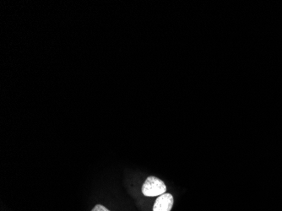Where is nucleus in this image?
I'll use <instances>...</instances> for the list:
<instances>
[{"label":"nucleus","mask_w":282,"mask_h":211,"mask_svg":"<svg viewBox=\"0 0 282 211\" xmlns=\"http://www.w3.org/2000/svg\"><path fill=\"white\" fill-rule=\"evenodd\" d=\"M167 187L163 181L155 176L147 177L142 186L143 194L147 197L161 196L165 193Z\"/></svg>","instance_id":"obj_1"},{"label":"nucleus","mask_w":282,"mask_h":211,"mask_svg":"<svg viewBox=\"0 0 282 211\" xmlns=\"http://www.w3.org/2000/svg\"><path fill=\"white\" fill-rule=\"evenodd\" d=\"M174 199L171 193H164L159 196L153 205V211H171Z\"/></svg>","instance_id":"obj_2"},{"label":"nucleus","mask_w":282,"mask_h":211,"mask_svg":"<svg viewBox=\"0 0 282 211\" xmlns=\"http://www.w3.org/2000/svg\"><path fill=\"white\" fill-rule=\"evenodd\" d=\"M92 211H110L108 209L104 207L103 205H95L94 208L92 209Z\"/></svg>","instance_id":"obj_3"}]
</instances>
